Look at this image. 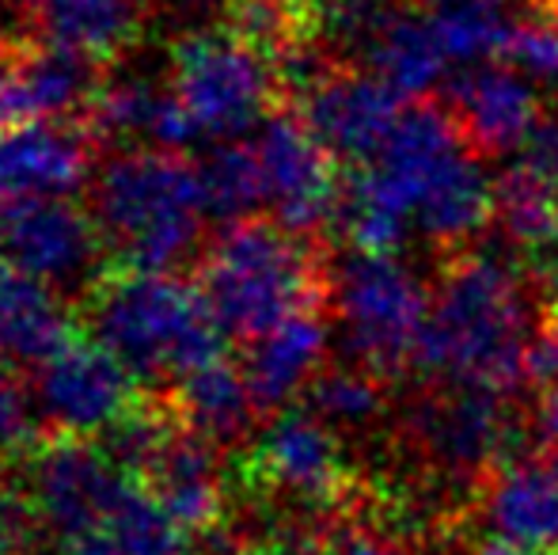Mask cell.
Instances as JSON below:
<instances>
[{
	"instance_id": "obj_1",
	"label": "cell",
	"mask_w": 558,
	"mask_h": 555,
	"mask_svg": "<svg viewBox=\"0 0 558 555\" xmlns=\"http://www.w3.org/2000/svg\"><path fill=\"white\" fill-rule=\"evenodd\" d=\"M529 275L498 252H471L445 270L429 301L414 370L517 393L529 377Z\"/></svg>"
},
{
	"instance_id": "obj_2",
	"label": "cell",
	"mask_w": 558,
	"mask_h": 555,
	"mask_svg": "<svg viewBox=\"0 0 558 555\" xmlns=\"http://www.w3.org/2000/svg\"><path fill=\"white\" fill-rule=\"evenodd\" d=\"M92 217L125 270L171 275L206 225L198 164L168 148H122L92 179Z\"/></svg>"
},
{
	"instance_id": "obj_3",
	"label": "cell",
	"mask_w": 558,
	"mask_h": 555,
	"mask_svg": "<svg viewBox=\"0 0 558 555\" xmlns=\"http://www.w3.org/2000/svg\"><path fill=\"white\" fill-rule=\"evenodd\" d=\"M92 339L114 350L137 381H183L186 373L217 362L225 327L217 324L206 293L175 275L122 270L96 286L88 304Z\"/></svg>"
},
{
	"instance_id": "obj_4",
	"label": "cell",
	"mask_w": 558,
	"mask_h": 555,
	"mask_svg": "<svg viewBox=\"0 0 558 555\" xmlns=\"http://www.w3.org/2000/svg\"><path fill=\"white\" fill-rule=\"evenodd\" d=\"M198 289L217 324L235 339H258L324 297L319 267L304 240L278 221L225 225L202 260Z\"/></svg>"
},
{
	"instance_id": "obj_5",
	"label": "cell",
	"mask_w": 558,
	"mask_h": 555,
	"mask_svg": "<svg viewBox=\"0 0 558 555\" xmlns=\"http://www.w3.org/2000/svg\"><path fill=\"white\" fill-rule=\"evenodd\" d=\"M403 430L437 480L471 487L475 495L498 468L532 457L529 422L517 415L509 393L471 381H445L418 396Z\"/></svg>"
},
{
	"instance_id": "obj_6",
	"label": "cell",
	"mask_w": 558,
	"mask_h": 555,
	"mask_svg": "<svg viewBox=\"0 0 558 555\" xmlns=\"http://www.w3.org/2000/svg\"><path fill=\"white\" fill-rule=\"evenodd\" d=\"M278 73L235 31H191L171 50V88L206 141L251 137L270 114Z\"/></svg>"
},
{
	"instance_id": "obj_7",
	"label": "cell",
	"mask_w": 558,
	"mask_h": 555,
	"mask_svg": "<svg viewBox=\"0 0 558 555\" xmlns=\"http://www.w3.org/2000/svg\"><path fill=\"white\" fill-rule=\"evenodd\" d=\"M335 304L345 350L357 358V365L373 370L376 377L414 365L429 297L396 255L353 252L338 270Z\"/></svg>"
},
{
	"instance_id": "obj_8",
	"label": "cell",
	"mask_w": 558,
	"mask_h": 555,
	"mask_svg": "<svg viewBox=\"0 0 558 555\" xmlns=\"http://www.w3.org/2000/svg\"><path fill=\"white\" fill-rule=\"evenodd\" d=\"M130 475L107 453V445H88L84 437H61L46 445L27 472V498L38 521L58 541L104 533L114 506L130 491Z\"/></svg>"
},
{
	"instance_id": "obj_9",
	"label": "cell",
	"mask_w": 558,
	"mask_h": 555,
	"mask_svg": "<svg viewBox=\"0 0 558 555\" xmlns=\"http://www.w3.org/2000/svg\"><path fill=\"white\" fill-rule=\"evenodd\" d=\"M251 148L263 168L266 209L296 237H312L327 221H338L345 186L335 176V156L293 114H266L251 134Z\"/></svg>"
},
{
	"instance_id": "obj_10",
	"label": "cell",
	"mask_w": 558,
	"mask_h": 555,
	"mask_svg": "<svg viewBox=\"0 0 558 555\" xmlns=\"http://www.w3.org/2000/svg\"><path fill=\"white\" fill-rule=\"evenodd\" d=\"M251 464L258 483L319 514L345 510L357 495V472L345 460L338 430L312 408L274 411Z\"/></svg>"
},
{
	"instance_id": "obj_11",
	"label": "cell",
	"mask_w": 558,
	"mask_h": 555,
	"mask_svg": "<svg viewBox=\"0 0 558 555\" xmlns=\"http://www.w3.org/2000/svg\"><path fill=\"white\" fill-rule=\"evenodd\" d=\"M35 396L46 426L65 437H92L107 434L137 408V377L99 339H73L38 365Z\"/></svg>"
},
{
	"instance_id": "obj_12",
	"label": "cell",
	"mask_w": 558,
	"mask_h": 555,
	"mask_svg": "<svg viewBox=\"0 0 558 555\" xmlns=\"http://www.w3.org/2000/svg\"><path fill=\"white\" fill-rule=\"evenodd\" d=\"M0 232L8 263L53 289H81L107 252L96 217L73 194L8 202L0 206Z\"/></svg>"
},
{
	"instance_id": "obj_13",
	"label": "cell",
	"mask_w": 558,
	"mask_h": 555,
	"mask_svg": "<svg viewBox=\"0 0 558 555\" xmlns=\"http://www.w3.org/2000/svg\"><path fill=\"white\" fill-rule=\"evenodd\" d=\"M301 119L335 160H376L403 119V96L373 73H331L301 96Z\"/></svg>"
},
{
	"instance_id": "obj_14",
	"label": "cell",
	"mask_w": 558,
	"mask_h": 555,
	"mask_svg": "<svg viewBox=\"0 0 558 555\" xmlns=\"http://www.w3.org/2000/svg\"><path fill=\"white\" fill-rule=\"evenodd\" d=\"M88 130L130 148H168V153H183L202 141L191 111L171 88V76L160 81L137 69L99 81L88 104Z\"/></svg>"
},
{
	"instance_id": "obj_15",
	"label": "cell",
	"mask_w": 558,
	"mask_h": 555,
	"mask_svg": "<svg viewBox=\"0 0 558 555\" xmlns=\"http://www.w3.org/2000/svg\"><path fill=\"white\" fill-rule=\"evenodd\" d=\"M99 88L96 61L61 46L8 53L0 65V130L31 126V122H65L92 104Z\"/></svg>"
},
{
	"instance_id": "obj_16",
	"label": "cell",
	"mask_w": 558,
	"mask_h": 555,
	"mask_svg": "<svg viewBox=\"0 0 558 555\" xmlns=\"http://www.w3.org/2000/svg\"><path fill=\"white\" fill-rule=\"evenodd\" d=\"M92 176V137L69 122L0 130V206L73 194Z\"/></svg>"
},
{
	"instance_id": "obj_17",
	"label": "cell",
	"mask_w": 558,
	"mask_h": 555,
	"mask_svg": "<svg viewBox=\"0 0 558 555\" xmlns=\"http://www.w3.org/2000/svg\"><path fill=\"white\" fill-rule=\"evenodd\" d=\"M536 81L513 65H471L448 88L452 119L468 145L483 153H517L544 114Z\"/></svg>"
},
{
	"instance_id": "obj_18",
	"label": "cell",
	"mask_w": 558,
	"mask_h": 555,
	"mask_svg": "<svg viewBox=\"0 0 558 555\" xmlns=\"http://www.w3.org/2000/svg\"><path fill=\"white\" fill-rule=\"evenodd\" d=\"M73 342V312L61 289L8 267L0 270V362L38 370Z\"/></svg>"
},
{
	"instance_id": "obj_19",
	"label": "cell",
	"mask_w": 558,
	"mask_h": 555,
	"mask_svg": "<svg viewBox=\"0 0 558 555\" xmlns=\"http://www.w3.org/2000/svg\"><path fill=\"white\" fill-rule=\"evenodd\" d=\"M327 335L331 331L316 312H301L274 331L251 339L243 377H247L258 411H281L296 393H308L327 354Z\"/></svg>"
},
{
	"instance_id": "obj_20",
	"label": "cell",
	"mask_w": 558,
	"mask_h": 555,
	"mask_svg": "<svg viewBox=\"0 0 558 555\" xmlns=\"http://www.w3.org/2000/svg\"><path fill=\"white\" fill-rule=\"evenodd\" d=\"M141 483H148L153 495L168 506L171 518L183 529H191V533L209 529L221 518V464H217V445L191 434L183 422H179V430L171 434V442L163 445V453L153 460V468H148Z\"/></svg>"
},
{
	"instance_id": "obj_21",
	"label": "cell",
	"mask_w": 558,
	"mask_h": 555,
	"mask_svg": "<svg viewBox=\"0 0 558 555\" xmlns=\"http://www.w3.org/2000/svg\"><path fill=\"white\" fill-rule=\"evenodd\" d=\"M148 0H35L38 35L88 61H114L141 38Z\"/></svg>"
},
{
	"instance_id": "obj_22",
	"label": "cell",
	"mask_w": 558,
	"mask_h": 555,
	"mask_svg": "<svg viewBox=\"0 0 558 555\" xmlns=\"http://www.w3.org/2000/svg\"><path fill=\"white\" fill-rule=\"evenodd\" d=\"M490 217H494V179L460 145L429 176L418 209H414V221H418V229L429 240L460 244V240H471L475 232H483L490 225Z\"/></svg>"
},
{
	"instance_id": "obj_23",
	"label": "cell",
	"mask_w": 558,
	"mask_h": 555,
	"mask_svg": "<svg viewBox=\"0 0 558 555\" xmlns=\"http://www.w3.org/2000/svg\"><path fill=\"white\" fill-rule=\"evenodd\" d=\"M175 419L191 434L206 437L209 445L225 449V445H235L251 434V426L258 419V403L251 396L243 370L217 358V362L202 365V370L186 373L179 381Z\"/></svg>"
},
{
	"instance_id": "obj_24",
	"label": "cell",
	"mask_w": 558,
	"mask_h": 555,
	"mask_svg": "<svg viewBox=\"0 0 558 555\" xmlns=\"http://www.w3.org/2000/svg\"><path fill=\"white\" fill-rule=\"evenodd\" d=\"M365 61H368V73L380 76L396 96L403 99L426 96L434 84H441L448 65V53L434 27V12L418 15L396 8L384 20V27L373 35V43L365 46Z\"/></svg>"
},
{
	"instance_id": "obj_25",
	"label": "cell",
	"mask_w": 558,
	"mask_h": 555,
	"mask_svg": "<svg viewBox=\"0 0 558 555\" xmlns=\"http://www.w3.org/2000/svg\"><path fill=\"white\" fill-rule=\"evenodd\" d=\"M198 176H202V194H206V209L217 221L225 225L247 221V217H255V209L266 206L263 168H258L251 137L214 141L209 156H202Z\"/></svg>"
},
{
	"instance_id": "obj_26",
	"label": "cell",
	"mask_w": 558,
	"mask_h": 555,
	"mask_svg": "<svg viewBox=\"0 0 558 555\" xmlns=\"http://www.w3.org/2000/svg\"><path fill=\"white\" fill-rule=\"evenodd\" d=\"M118 555H191V529L168 514V506L141 480L130 483L104 529Z\"/></svg>"
},
{
	"instance_id": "obj_27",
	"label": "cell",
	"mask_w": 558,
	"mask_h": 555,
	"mask_svg": "<svg viewBox=\"0 0 558 555\" xmlns=\"http://www.w3.org/2000/svg\"><path fill=\"white\" fill-rule=\"evenodd\" d=\"M434 27L448 53V65L471 69L486 65V58H506L517 15L506 12L501 0H471V4L434 12Z\"/></svg>"
},
{
	"instance_id": "obj_28",
	"label": "cell",
	"mask_w": 558,
	"mask_h": 555,
	"mask_svg": "<svg viewBox=\"0 0 558 555\" xmlns=\"http://www.w3.org/2000/svg\"><path fill=\"white\" fill-rule=\"evenodd\" d=\"M308 408L335 430L368 426L384 411V385L365 365H335L308 385Z\"/></svg>"
},
{
	"instance_id": "obj_29",
	"label": "cell",
	"mask_w": 558,
	"mask_h": 555,
	"mask_svg": "<svg viewBox=\"0 0 558 555\" xmlns=\"http://www.w3.org/2000/svg\"><path fill=\"white\" fill-rule=\"evenodd\" d=\"M46 415L38 408L35 385L20 377V370L0 362V457H23L38 445Z\"/></svg>"
},
{
	"instance_id": "obj_30",
	"label": "cell",
	"mask_w": 558,
	"mask_h": 555,
	"mask_svg": "<svg viewBox=\"0 0 558 555\" xmlns=\"http://www.w3.org/2000/svg\"><path fill=\"white\" fill-rule=\"evenodd\" d=\"M506 65L521 69L529 81L558 84V12L517 20L506 46Z\"/></svg>"
},
{
	"instance_id": "obj_31",
	"label": "cell",
	"mask_w": 558,
	"mask_h": 555,
	"mask_svg": "<svg viewBox=\"0 0 558 555\" xmlns=\"http://www.w3.org/2000/svg\"><path fill=\"white\" fill-rule=\"evenodd\" d=\"M316 555H411V544L391 536L376 521H342L319 541Z\"/></svg>"
},
{
	"instance_id": "obj_32",
	"label": "cell",
	"mask_w": 558,
	"mask_h": 555,
	"mask_svg": "<svg viewBox=\"0 0 558 555\" xmlns=\"http://www.w3.org/2000/svg\"><path fill=\"white\" fill-rule=\"evenodd\" d=\"M529 377L544 381V385H558V304L547 312L544 331L536 335L529 354Z\"/></svg>"
},
{
	"instance_id": "obj_33",
	"label": "cell",
	"mask_w": 558,
	"mask_h": 555,
	"mask_svg": "<svg viewBox=\"0 0 558 555\" xmlns=\"http://www.w3.org/2000/svg\"><path fill=\"white\" fill-rule=\"evenodd\" d=\"M463 555H558V548H551V544H529V541H517V536L486 529L478 541L468 544Z\"/></svg>"
},
{
	"instance_id": "obj_34",
	"label": "cell",
	"mask_w": 558,
	"mask_h": 555,
	"mask_svg": "<svg viewBox=\"0 0 558 555\" xmlns=\"http://www.w3.org/2000/svg\"><path fill=\"white\" fill-rule=\"evenodd\" d=\"M175 15L183 20H206V15L221 12V8H232V0H163Z\"/></svg>"
},
{
	"instance_id": "obj_35",
	"label": "cell",
	"mask_w": 558,
	"mask_h": 555,
	"mask_svg": "<svg viewBox=\"0 0 558 555\" xmlns=\"http://www.w3.org/2000/svg\"><path fill=\"white\" fill-rule=\"evenodd\" d=\"M65 555H118V548L107 533H92V536H81V541H69Z\"/></svg>"
},
{
	"instance_id": "obj_36",
	"label": "cell",
	"mask_w": 558,
	"mask_h": 555,
	"mask_svg": "<svg viewBox=\"0 0 558 555\" xmlns=\"http://www.w3.org/2000/svg\"><path fill=\"white\" fill-rule=\"evenodd\" d=\"M539 426H544V434L558 445V385H551V393L544 396V408H539Z\"/></svg>"
},
{
	"instance_id": "obj_37",
	"label": "cell",
	"mask_w": 558,
	"mask_h": 555,
	"mask_svg": "<svg viewBox=\"0 0 558 555\" xmlns=\"http://www.w3.org/2000/svg\"><path fill=\"white\" fill-rule=\"evenodd\" d=\"M422 4H429L434 12H445V8H456V4H471V0H422Z\"/></svg>"
},
{
	"instance_id": "obj_38",
	"label": "cell",
	"mask_w": 558,
	"mask_h": 555,
	"mask_svg": "<svg viewBox=\"0 0 558 555\" xmlns=\"http://www.w3.org/2000/svg\"><path fill=\"white\" fill-rule=\"evenodd\" d=\"M243 555H308V552H293V548H255V552H243Z\"/></svg>"
},
{
	"instance_id": "obj_39",
	"label": "cell",
	"mask_w": 558,
	"mask_h": 555,
	"mask_svg": "<svg viewBox=\"0 0 558 555\" xmlns=\"http://www.w3.org/2000/svg\"><path fill=\"white\" fill-rule=\"evenodd\" d=\"M12 263H8V255H4V232H0V270H8Z\"/></svg>"
},
{
	"instance_id": "obj_40",
	"label": "cell",
	"mask_w": 558,
	"mask_h": 555,
	"mask_svg": "<svg viewBox=\"0 0 558 555\" xmlns=\"http://www.w3.org/2000/svg\"><path fill=\"white\" fill-rule=\"evenodd\" d=\"M551 468H555V480H558V445L551 449Z\"/></svg>"
},
{
	"instance_id": "obj_41",
	"label": "cell",
	"mask_w": 558,
	"mask_h": 555,
	"mask_svg": "<svg viewBox=\"0 0 558 555\" xmlns=\"http://www.w3.org/2000/svg\"><path fill=\"white\" fill-rule=\"evenodd\" d=\"M4 61H8V53H4V46H0V65H4Z\"/></svg>"
},
{
	"instance_id": "obj_42",
	"label": "cell",
	"mask_w": 558,
	"mask_h": 555,
	"mask_svg": "<svg viewBox=\"0 0 558 555\" xmlns=\"http://www.w3.org/2000/svg\"><path fill=\"white\" fill-rule=\"evenodd\" d=\"M555 4H558V0H555Z\"/></svg>"
},
{
	"instance_id": "obj_43",
	"label": "cell",
	"mask_w": 558,
	"mask_h": 555,
	"mask_svg": "<svg viewBox=\"0 0 558 555\" xmlns=\"http://www.w3.org/2000/svg\"><path fill=\"white\" fill-rule=\"evenodd\" d=\"M12 4H15V0H12Z\"/></svg>"
}]
</instances>
